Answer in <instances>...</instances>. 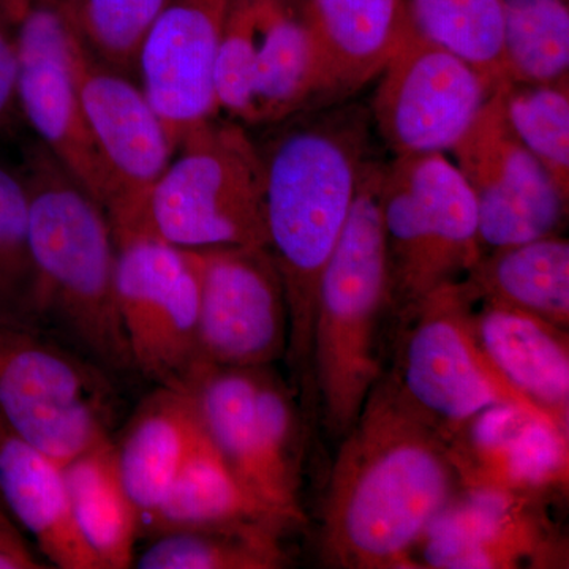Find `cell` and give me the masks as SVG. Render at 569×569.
Masks as SVG:
<instances>
[{"instance_id": "cell-1", "label": "cell", "mask_w": 569, "mask_h": 569, "mask_svg": "<svg viewBox=\"0 0 569 569\" xmlns=\"http://www.w3.org/2000/svg\"><path fill=\"white\" fill-rule=\"evenodd\" d=\"M279 126L260 149L266 234L287 296L291 387L312 408L318 283L370 160L373 126L369 107L351 99L306 108Z\"/></svg>"}, {"instance_id": "cell-2", "label": "cell", "mask_w": 569, "mask_h": 569, "mask_svg": "<svg viewBox=\"0 0 569 569\" xmlns=\"http://www.w3.org/2000/svg\"><path fill=\"white\" fill-rule=\"evenodd\" d=\"M459 488L443 438L383 373L340 440L321 560L337 569L413 568L415 546Z\"/></svg>"}, {"instance_id": "cell-3", "label": "cell", "mask_w": 569, "mask_h": 569, "mask_svg": "<svg viewBox=\"0 0 569 569\" xmlns=\"http://www.w3.org/2000/svg\"><path fill=\"white\" fill-rule=\"evenodd\" d=\"M21 174L37 276L36 328L116 380L134 376L116 299V241L107 212L43 144L28 153Z\"/></svg>"}, {"instance_id": "cell-4", "label": "cell", "mask_w": 569, "mask_h": 569, "mask_svg": "<svg viewBox=\"0 0 569 569\" xmlns=\"http://www.w3.org/2000/svg\"><path fill=\"white\" fill-rule=\"evenodd\" d=\"M385 164L369 160L342 234L318 283L313 383L321 421L340 441L358 421L383 376L381 342L392 323L391 276L381 182Z\"/></svg>"}, {"instance_id": "cell-5", "label": "cell", "mask_w": 569, "mask_h": 569, "mask_svg": "<svg viewBox=\"0 0 569 569\" xmlns=\"http://www.w3.org/2000/svg\"><path fill=\"white\" fill-rule=\"evenodd\" d=\"M130 231L183 250L268 247L260 149L236 121L194 127L176 146Z\"/></svg>"}, {"instance_id": "cell-6", "label": "cell", "mask_w": 569, "mask_h": 569, "mask_svg": "<svg viewBox=\"0 0 569 569\" xmlns=\"http://www.w3.org/2000/svg\"><path fill=\"white\" fill-rule=\"evenodd\" d=\"M380 201L396 328L427 296L462 280L485 250L473 192L445 153L395 157Z\"/></svg>"}, {"instance_id": "cell-7", "label": "cell", "mask_w": 569, "mask_h": 569, "mask_svg": "<svg viewBox=\"0 0 569 569\" xmlns=\"http://www.w3.org/2000/svg\"><path fill=\"white\" fill-rule=\"evenodd\" d=\"M116 378L36 326L0 321V422L59 463L111 438Z\"/></svg>"}, {"instance_id": "cell-8", "label": "cell", "mask_w": 569, "mask_h": 569, "mask_svg": "<svg viewBox=\"0 0 569 569\" xmlns=\"http://www.w3.org/2000/svg\"><path fill=\"white\" fill-rule=\"evenodd\" d=\"M396 336L395 366L388 376L443 440L467 419L496 406L522 408L556 426L486 355L471 328L462 280L427 296L397 323Z\"/></svg>"}, {"instance_id": "cell-9", "label": "cell", "mask_w": 569, "mask_h": 569, "mask_svg": "<svg viewBox=\"0 0 569 569\" xmlns=\"http://www.w3.org/2000/svg\"><path fill=\"white\" fill-rule=\"evenodd\" d=\"M219 111L276 126L320 99V58L305 0H231L216 66Z\"/></svg>"}, {"instance_id": "cell-10", "label": "cell", "mask_w": 569, "mask_h": 569, "mask_svg": "<svg viewBox=\"0 0 569 569\" xmlns=\"http://www.w3.org/2000/svg\"><path fill=\"white\" fill-rule=\"evenodd\" d=\"M114 241L116 299L134 370L157 387L186 391L204 366L197 250L142 231L114 234Z\"/></svg>"}, {"instance_id": "cell-11", "label": "cell", "mask_w": 569, "mask_h": 569, "mask_svg": "<svg viewBox=\"0 0 569 569\" xmlns=\"http://www.w3.org/2000/svg\"><path fill=\"white\" fill-rule=\"evenodd\" d=\"M378 78L370 119L396 157L451 152L496 92L470 63L411 28Z\"/></svg>"}, {"instance_id": "cell-12", "label": "cell", "mask_w": 569, "mask_h": 569, "mask_svg": "<svg viewBox=\"0 0 569 569\" xmlns=\"http://www.w3.org/2000/svg\"><path fill=\"white\" fill-rule=\"evenodd\" d=\"M451 153L477 201L485 252L559 234L569 200L509 126L501 84Z\"/></svg>"}, {"instance_id": "cell-13", "label": "cell", "mask_w": 569, "mask_h": 569, "mask_svg": "<svg viewBox=\"0 0 569 569\" xmlns=\"http://www.w3.org/2000/svg\"><path fill=\"white\" fill-rule=\"evenodd\" d=\"M198 347L206 366L254 369L287 356L290 317L268 247L197 250Z\"/></svg>"}, {"instance_id": "cell-14", "label": "cell", "mask_w": 569, "mask_h": 569, "mask_svg": "<svg viewBox=\"0 0 569 569\" xmlns=\"http://www.w3.org/2000/svg\"><path fill=\"white\" fill-rule=\"evenodd\" d=\"M17 47L18 107L41 144L107 212L111 186L78 96L74 32L54 0H26Z\"/></svg>"}, {"instance_id": "cell-15", "label": "cell", "mask_w": 569, "mask_h": 569, "mask_svg": "<svg viewBox=\"0 0 569 569\" xmlns=\"http://www.w3.org/2000/svg\"><path fill=\"white\" fill-rule=\"evenodd\" d=\"M73 70L86 123L111 186L112 233L133 230L142 206L174 153L144 92L92 58L74 36Z\"/></svg>"}, {"instance_id": "cell-16", "label": "cell", "mask_w": 569, "mask_h": 569, "mask_svg": "<svg viewBox=\"0 0 569 569\" xmlns=\"http://www.w3.org/2000/svg\"><path fill=\"white\" fill-rule=\"evenodd\" d=\"M548 501L492 489L459 488L415 546L413 568H553L567 546Z\"/></svg>"}, {"instance_id": "cell-17", "label": "cell", "mask_w": 569, "mask_h": 569, "mask_svg": "<svg viewBox=\"0 0 569 569\" xmlns=\"http://www.w3.org/2000/svg\"><path fill=\"white\" fill-rule=\"evenodd\" d=\"M231 0H167L142 44L141 91L174 151L183 134L216 119V66Z\"/></svg>"}, {"instance_id": "cell-18", "label": "cell", "mask_w": 569, "mask_h": 569, "mask_svg": "<svg viewBox=\"0 0 569 569\" xmlns=\"http://www.w3.org/2000/svg\"><path fill=\"white\" fill-rule=\"evenodd\" d=\"M460 488L552 500L568 490L569 436L522 408L496 406L445 438Z\"/></svg>"}, {"instance_id": "cell-19", "label": "cell", "mask_w": 569, "mask_h": 569, "mask_svg": "<svg viewBox=\"0 0 569 569\" xmlns=\"http://www.w3.org/2000/svg\"><path fill=\"white\" fill-rule=\"evenodd\" d=\"M206 437L247 496L287 526L305 522L301 501L277 477L258 415L257 367L203 366L186 389Z\"/></svg>"}, {"instance_id": "cell-20", "label": "cell", "mask_w": 569, "mask_h": 569, "mask_svg": "<svg viewBox=\"0 0 569 569\" xmlns=\"http://www.w3.org/2000/svg\"><path fill=\"white\" fill-rule=\"evenodd\" d=\"M463 284L471 328L490 361L512 387L569 433L567 329L526 310L475 295Z\"/></svg>"}, {"instance_id": "cell-21", "label": "cell", "mask_w": 569, "mask_h": 569, "mask_svg": "<svg viewBox=\"0 0 569 569\" xmlns=\"http://www.w3.org/2000/svg\"><path fill=\"white\" fill-rule=\"evenodd\" d=\"M320 58L318 104L351 99L377 80L407 33V0H305Z\"/></svg>"}, {"instance_id": "cell-22", "label": "cell", "mask_w": 569, "mask_h": 569, "mask_svg": "<svg viewBox=\"0 0 569 569\" xmlns=\"http://www.w3.org/2000/svg\"><path fill=\"white\" fill-rule=\"evenodd\" d=\"M0 508L62 569H103L71 515L63 466L0 422Z\"/></svg>"}, {"instance_id": "cell-23", "label": "cell", "mask_w": 569, "mask_h": 569, "mask_svg": "<svg viewBox=\"0 0 569 569\" xmlns=\"http://www.w3.org/2000/svg\"><path fill=\"white\" fill-rule=\"evenodd\" d=\"M204 436L192 396L157 387L112 438L123 486L142 520L152 515Z\"/></svg>"}, {"instance_id": "cell-24", "label": "cell", "mask_w": 569, "mask_h": 569, "mask_svg": "<svg viewBox=\"0 0 569 569\" xmlns=\"http://www.w3.org/2000/svg\"><path fill=\"white\" fill-rule=\"evenodd\" d=\"M71 515L103 569L133 567L141 516L123 486L112 437L63 463Z\"/></svg>"}, {"instance_id": "cell-25", "label": "cell", "mask_w": 569, "mask_h": 569, "mask_svg": "<svg viewBox=\"0 0 569 569\" xmlns=\"http://www.w3.org/2000/svg\"><path fill=\"white\" fill-rule=\"evenodd\" d=\"M475 295L569 328V242L560 234L489 250L463 277Z\"/></svg>"}, {"instance_id": "cell-26", "label": "cell", "mask_w": 569, "mask_h": 569, "mask_svg": "<svg viewBox=\"0 0 569 569\" xmlns=\"http://www.w3.org/2000/svg\"><path fill=\"white\" fill-rule=\"evenodd\" d=\"M271 519L168 531L133 561L140 569H279L287 567L282 533Z\"/></svg>"}, {"instance_id": "cell-27", "label": "cell", "mask_w": 569, "mask_h": 569, "mask_svg": "<svg viewBox=\"0 0 569 569\" xmlns=\"http://www.w3.org/2000/svg\"><path fill=\"white\" fill-rule=\"evenodd\" d=\"M254 519L282 522L247 496L204 433L183 463L162 503L142 520L141 527L157 537L168 531Z\"/></svg>"}, {"instance_id": "cell-28", "label": "cell", "mask_w": 569, "mask_h": 569, "mask_svg": "<svg viewBox=\"0 0 569 569\" xmlns=\"http://www.w3.org/2000/svg\"><path fill=\"white\" fill-rule=\"evenodd\" d=\"M411 31L455 52L496 91L508 81L501 0H407Z\"/></svg>"}, {"instance_id": "cell-29", "label": "cell", "mask_w": 569, "mask_h": 569, "mask_svg": "<svg viewBox=\"0 0 569 569\" xmlns=\"http://www.w3.org/2000/svg\"><path fill=\"white\" fill-rule=\"evenodd\" d=\"M508 80L569 78V0H501Z\"/></svg>"}, {"instance_id": "cell-30", "label": "cell", "mask_w": 569, "mask_h": 569, "mask_svg": "<svg viewBox=\"0 0 569 569\" xmlns=\"http://www.w3.org/2000/svg\"><path fill=\"white\" fill-rule=\"evenodd\" d=\"M509 126L569 200V78L501 84Z\"/></svg>"}, {"instance_id": "cell-31", "label": "cell", "mask_w": 569, "mask_h": 569, "mask_svg": "<svg viewBox=\"0 0 569 569\" xmlns=\"http://www.w3.org/2000/svg\"><path fill=\"white\" fill-rule=\"evenodd\" d=\"M86 51L118 71L138 69L146 37L167 0H54Z\"/></svg>"}, {"instance_id": "cell-32", "label": "cell", "mask_w": 569, "mask_h": 569, "mask_svg": "<svg viewBox=\"0 0 569 569\" xmlns=\"http://www.w3.org/2000/svg\"><path fill=\"white\" fill-rule=\"evenodd\" d=\"M36 266L21 171L0 163V321L36 326Z\"/></svg>"}, {"instance_id": "cell-33", "label": "cell", "mask_w": 569, "mask_h": 569, "mask_svg": "<svg viewBox=\"0 0 569 569\" xmlns=\"http://www.w3.org/2000/svg\"><path fill=\"white\" fill-rule=\"evenodd\" d=\"M24 2H0V130L11 121L17 108H20L18 107L17 24Z\"/></svg>"}, {"instance_id": "cell-34", "label": "cell", "mask_w": 569, "mask_h": 569, "mask_svg": "<svg viewBox=\"0 0 569 569\" xmlns=\"http://www.w3.org/2000/svg\"><path fill=\"white\" fill-rule=\"evenodd\" d=\"M44 568L31 550L0 548V569Z\"/></svg>"}, {"instance_id": "cell-35", "label": "cell", "mask_w": 569, "mask_h": 569, "mask_svg": "<svg viewBox=\"0 0 569 569\" xmlns=\"http://www.w3.org/2000/svg\"><path fill=\"white\" fill-rule=\"evenodd\" d=\"M0 548L29 550L2 509H0Z\"/></svg>"}, {"instance_id": "cell-36", "label": "cell", "mask_w": 569, "mask_h": 569, "mask_svg": "<svg viewBox=\"0 0 569 569\" xmlns=\"http://www.w3.org/2000/svg\"><path fill=\"white\" fill-rule=\"evenodd\" d=\"M2 3H22L24 0H0Z\"/></svg>"}, {"instance_id": "cell-37", "label": "cell", "mask_w": 569, "mask_h": 569, "mask_svg": "<svg viewBox=\"0 0 569 569\" xmlns=\"http://www.w3.org/2000/svg\"><path fill=\"white\" fill-rule=\"evenodd\" d=\"M0 509H2V508H0Z\"/></svg>"}]
</instances>
